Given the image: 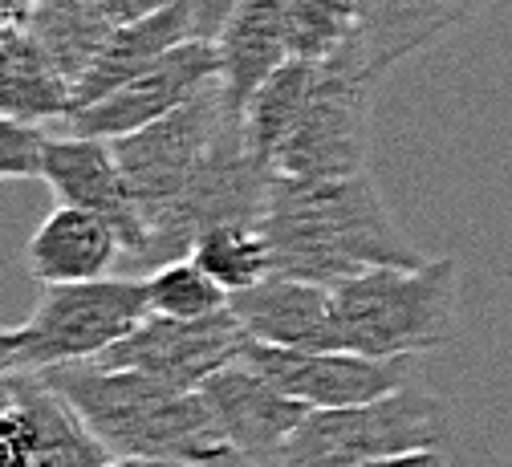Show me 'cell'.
I'll list each match as a JSON object with an SVG mask.
<instances>
[{
	"label": "cell",
	"instance_id": "cell-22",
	"mask_svg": "<svg viewBox=\"0 0 512 467\" xmlns=\"http://www.w3.org/2000/svg\"><path fill=\"white\" fill-rule=\"evenodd\" d=\"M313 74H317L313 61L289 57L285 65H277V70L256 86V94L248 98V106L240 114L244 147L269 175H277V159H281L285 143L293 139V130H297L301 114H305V102H309V90H313Z\"/></svg>",
	"mask_w": 512,
	"mask_h": 467
},
{
	"label": "cell",
	"instance_id": "cell-16",
	"mask_svg": "<svg viewBox=\"0 0 512 467\" xmlns=\"http://www.w3.org/2000/svg\"><path fill=\"white\" fill-rule=\"evenodd\" d=\"M488 5L492 0H362L350 45L370 74L387 78L399 61L456 33Z\"/></svg>",
	"mask_w": 512,
	"mask_h": 467
},
{
	"label": "cell",
	"instance_id": "cell-3",
	"mask_svg": "<svg viewBox=\"0 0 512 467\" xmlns=\"http://www.w3.org/2000/svg\"><path fill=\"white\" fill-rule=\"evenodd\" d=\"M338 342L370 358H419L456 342L460 329V260L374 264L334 285Z\"/></svg>",
	"mask_w": 512,
	"mask_h": 467
},
{
	"label": "cell",
	"instance_id": "cell-15",
	"mask_svg": "<svg viewBox=\"0 0 512 467\" xmlns=\"http://www.w3.org/2000/svg\"><path fill=\"white\" fill-rule=\"evenodd\" d=\"M228 305L244 325V333L256 342L293 346V350H342L330 285L269 273L252 289L232 293Z\"/></svg>",
	"mask_w": 512,
	"mask_h": 467
},
{
	"label": "cell",
	"instance_id": "cell-19",
	"mask_svg": "<svg viewBox=\"0 0 512 467\" xmlns=\"http://www.w3.org/2000/svg\"><path fill=\"white\" fill-rule=\"evenodd\" d=\"M293 0H240V9L216 37L220 49V78L236 114H244L248 98L256 94L277 65L289 61L285 29H289Z\"/></svg>",
	"mask_w": 512,
	"mask_h": 467
},
{
	"label": "cell",
	"instance_id": "cell-6",
	"mask_svg": "<svg viewBox=\"0 0 512 467\" xmlns=\"http://www.w3.org/2000/svg\"><path fill=\"white\" fill-rule=\"evenodd\" d=\"M147 317L151 305L143 281L98 277L45 285L37 309L21 325V370L90 362L135 333Z\"/></svg>",
	"mask_w": 512,
	"mask_h": 467
},
{
	"label": "cell",
	"instance_id": "cell-4",
	"mask_svg": "<svg viewBox=\"0 0 512 467\" xmlns=\"http://www.w3.org/2000/svg\"><path fill=\"white\" fill-rule=\"evenodd\" d=\"M447 443H452V411L443 398L399 386L370 403L309 411L277 467H358L378 455Z\"/></svg>",
	"mask_w": 512,
	"mask_h": 467
},
{
	"label": "cell",
	"instance_id": "cell-21",
	"mask_svg": "<svg viewBox=\"0 0 512 467\" xmlns=\"http://www.w3.org/2000/svg\"><path fill=\"white\" fill-rule=\"evenodd\" d=\"M74 110V86L53 57L21 29L0 37V114L21 122H61Z\"/></svg>",
	"mask_w": 512,
	"mask_h": 467
},
{
	"label": "cell",
	"instance_id": "cell-23",
	"mask_svg": "<svg viewBox=\"0 0 512 467\" xmlns=\"http://www.w3.org/2000/svg\"><path fill=\"white\" fill-rule=\"evenodd\" d=\"M208 277H216L228 293H244L273 273V244L261 224L252 220H224L196 236L187 252Z\"/></svg>",
	"mask_w": 512,
	"mask_h": 467
},
{
	"label": "cell",
	"instance_id": "cell-31",
	"mask_svg": "<svg viewBox=\"0 0 512 467\" xmlns=\"http://www.w3.org/2000/svg\"><path fill=\"white\" fill-rule=\"evenodd\" d=\"M106 467H204V463H187V459H159V455H118Z\"/></svg>",
	"mask_w": 512,
	"mask_h": 467
},
{
	"label": "cell",
	"instance_id": "cell-28",
	"mask_svg": "<svg viewBox=\"0 0 512 467\" xmlns=\"http://www.w3.org/2000/svg\"><path fill=\"white\" fill-rule=\"evenodd\" d=\"M358 467H452L447 447H415V451H395V455H378Z\"/></svg>",
	"mask_w": 512,
	"mask_h": 467
},
{
	"label": "cell",
	"instance_id": "cell-20",
	"mask_svg": "<svg viewBox=\"0 0 512 467\" xmlns=\"http://www.w3.org/2000/svg\"><path fill=\"white\" fill-rule=\"evenodd\" d=\"M21 29L53 57L70 86H78L106 37L118 29V17L110 0H33L21 13Z\"/></svg>",
	"mask_w": 512,
	"mask_h": 467
},
{
	"label": "cell",
	"instance_id": "cell-7",
	"mask_svg": "<svg viewBox=\"0 0 512 467\" xmlns=\"http://www.w3.org/2000/svg\"><path fill=\"white\" fill-rule=\"evenodd\" d=\"M269 183L273 175L248 155L244 126L240 118H232L208 147V155L200 159L187 187L151 220V240H147L143 260L147 264L179 260L191 252V244H196L204 228L224 224V220L261 224L265 204H269Z\"/></svg>",
	"mask_w": 512,
	"mask_h": 467
},
{
	"label": "cell",
	"instance_id": "cell-25",
	"mask_svg": "<svg viewBox=\"0 0 512 467\" xmlns=\"http://www.w3.org/2000/svg\"><path fill=\"white\" fill-rule=\"evenodd\" d=\"M358 9H362V0H293L289 29H285L289 57L313 61V65L334 57L354 37Z\"/></svg>",
	"mask_w": 512,
	"mask_h": 467
},
{
	"label": "cell",
	"instance_id": "cell-5",
	"mask_svg": "<svg viewBox=\"0 0 512 467\" xmlns=\"http://www.w3.org/2000/svg\"><path fill=\"white\" fill-rule=\"evenodd\" d=\"M378 82L382 78L366 70L350 41L317 65L305 114L277 159V175L334 179V175L366 171L370 106H374Z\"/></svg>",
	"mask_w": 512,
	"mask_h": 467
},
{
	"label": "cell",
	"instance_id": "cell-14",
	"mask_svg": "<svg viewBox=\"0 0 512 467\" xmlns=\"http://www.w3.org/2000/svg\"><path fill=\"white\" fill-rule=\"evenodd\" d=\"M200 394H204L216 427L224 431V439L256 467H277V459L285 455L301 419L309 415L305 403H297L293 394L273 386L265 374H256L240 358L228 362L224 370H216L200 386Z\"/></svg>",
	"mask_w": 512,
	"mask_h": 467
},
{
	"label": "cell",
	"instance_id": "cell-2",
	"mask_svg": "<svg viewBox=\"0 0 512 467\" xmlns=\"http://www.w3.org/2000/svg\"><path fill=\"white\" fill-rule=\"evenodd\" d=\"M41 374L114 459L159 455L204 467H256L224 439L200 390H175L151 374L102 362H66Z\"/></svg>",
	"mask_w": 512,
	"mask_h": 467
},
{
	"label": "cell",
	"instance_id": "cell-17",
	"mask_svg": "<svg viewBox=\"0 0 512 467\" xmlns=\"http://www.w3.org/2000/svg\"><path fill=\"white\" fill-rule=\"evenodd\" d=\"M118 232L74 204H57L25 244V269L37 285H70V281H98L122 256Z\"/></svg>",
	"mask_w": 512,
	"mask_h": 467
},
{
	"label": "cell",
	"instance_id": "cell-24",
	"mask_svg": "<svg viewBox=\"0 0 512 467\" xmlns=\"http://www.w3.org/2000/svg\"><path fill=\"white\" fill-rule=\"evenodd\" d=\"M143 285H147V305H151L155 317L191 321V317L220 313L232 301V293L216 277H208L191 256L155 264L151 277H143Z\"/></svg>",
	"mask_w": 512,
	"mask_h": 467
},
{
	"label": "cell",
	"instance_id": "cell-10",
	"mask_svg": "<svg viewBox=\"0 0 512 467\" xmlns=\"http://www.w3.org/2000/svg\"><path fill=\"white\" fill-rule=\"evenodd\" d=\"M240 362H248L256 374H265L273 386L293 394L309 411L322 407H354L370 403L399 386H407L415 358H370L358 350H293V346H269L244 338Z\"/></svg>",
	"mask_w": 512,
	"mask_h": 467
},
{
	"label": "cell",
	"instance_id": "cell-29",
	"mask_svg": "<svg viewBox=\"0 0 512 467\" xmlns=\"http://www.w3.org/2000/svg\"><path fill=\"white\" fill-rule=\"evenodd\" d=\"M21 370V329H0V374Z\"/></svg>",
	"mask_w": 512,
	"mask_h": 467
},
{
	"label": "cell",
	"instance_id": "cell-27",
	"mask_svg": "<svg viewBox=\"0 0 512 467\" xmlns=\"http://www.w3.org/2000/svg\"><path fill=\"white\" fill-rule=\"evenodd\" d=\"M191 9H196V37L216 41L228 17L240 9V0H191Z\"/></svg>",
	"mask_w": 512,
	"mask_h": 467
},
{
	"label": "cell",
	"instance_id": "cell-26",
	"mask_svg": "<svg viewBox=\"0 0 512 467\" xmlns=\"http://www.w3.org/2000/svg\"><path fill=\"white\" fill-rule=\"evenodd\" d=\"M45 135L37 122L0 114V179H41L45 171Z\"/></svg>",
	"mask_w": 512,
	"mask_h": 467
},
{
	"label": "cell",
	"instance_id": "cell-18",
	"mask_svg": "<svg viewBox=\"0 0 512 467\" xmlns=\"http://www.w3.org/2000/svg\"><path fill=\"white\" fill-rule=\"evenodd\" d=\"M191 37H196V9H191V0H171V5H163V9H155L147 17L122 21L106 37V45L98 49V57L82 74V82L74 86V110L106 98L122 82H131L135 74H143L147 65L159 61L167 49H175V45H183Z\"/></svg>",
	"mask_w": 512,
	"mask_h": 467
},
{
	"label": "cell",
	"instance_id": "cell-8",
	"mask_svg": "<svg viewBox=\"0 0 512 467\" xmlns=\"http://www.w3.org/2000/svg\"><path fill=\"white\" fill-rule=\"evenodd\" d=\"M232 118H240V114L232 110L224 78H220V82L204 86L196 98H187L179 110L135 130V135L110 139L114 155L126 171V183L135 191V204L147 220V240H151V220L187 187L200 159L208 155V147L216 143V135Z\"/></svg>",
	"mask_w": 512,
	"mask_h": 467
},
{
	"label": "cell",
	"instance_id": "cell-13",
	"mask_svg": "<svg viewBox=\"0 0 512 467\" xmlns=\"http://www.w3.org/2000/svg\"><path fill=\"white\" fill-rule=\"evenodd\" d=\"M41 179L53 187V195L61 199V204H74V208H86V212L102 216L118 232L122 248L143 260L147 220L135 204V191H131V183H126V171H122L110 139L74 135V130L66 139H49Z\"/></svg>",
	"mask_w": 512,
	"mask_h": 467
},
{
	"label": "cell",
	"instance_id": "cell-1",
	"mask_svg": "<svg viewBox=\"0 0 512 467\" xmlns=\"http://www.w3.org/2000/svg\"><path fill=\"white\" fill-rule=\"evenodd\" d=\"M261 228L273 244V273L330 289L374 264L427 260L395 224L370 171L334 179L273 175Z\"/></svg>",
	"mask_w": 512,
	"mask_h": 467
},
{
	"label": "cell",
	"instance_id": "cell-9",
	"mask_svg": "<svg viewBox=\"0 0 512 467\" xmlns=\"http://www.w3.org/2000/svg\"><path fill=\"white\" fill-rule=\"evenodd\" d=\"M110 459L41 370L0 374V467H106Z\"/></svg>",
	"mask_w": 512,
	"mask_h": 467
},
{
	"label": "cell",
	"instance_id": "cell-11",
	"mask_svg": "<svg viewBox=\"0 0 512 467\" xmlns=\"http://www.w3.org/2000/svg\"><path fill=\"white\" fill-rule=\"evenodd\" d=\"M212 82H220V49L208 37H191V41L167 49L143 74L122 82L106 98L70 110L61 122H66L74 135L122 139V135H135V130L151 126L155 118L179 110L187 98H196Z\"/></svg>",
	"mask_w": 512,
	"mask_h": 467
},
{
	"label": "cell",
	"instance_id": "cell-12",
	"mask_svg": "<svg viewBox=\"0 0 512 467\" xmlns=\"http://www.w3.org/2000/svg\"><path fill=\"white\" fill-rule=\"evenodd\" d=\"M244 325L236 321L232 305L208 317H147L135 333H126L118 346H110L106 354L90 358L102 366H126L151 374L175 390H200L216 370H224L228 362L240 358L244 346Z\"/></svg>",
	"mask_w": 512,
	"mask_h": 467
},
{
	"label": "cell",
	"instance_id": "cell-30",
	"mask_svg": "<svg viewBox=\"0 0 512 467\" xmlns=\"http://www.w3.org/2000/svg\"><path fill=\"white\" fill-rule=\"evenodd\" d=\"M163 5H171V0H110L118 25H122V21H135V17H147V13L163 9Z\"/></svg>",
	"mask_w": 512,
	"mask_h": 467
}]
</instances>
